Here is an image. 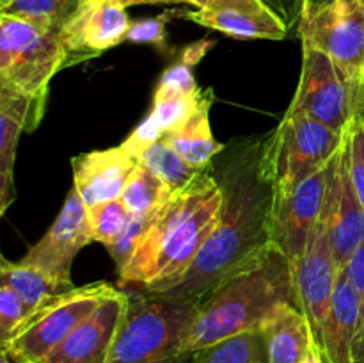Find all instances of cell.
Wrapping results in <instances>:
<instances>
[{
    "mask_svg": "<svg viewBox=\"0 0 364 363\" xmlns=\"http://www.w3.org/2000/svg\"><path fill=\"white\" fill-rule=\"evenodd\" d=\"M66 64L70 53L60 32L0 14V88L45 103L50 80Z\"/></svg>",
    "mask_w": 364,
    "mask_h": 363,
    "instance_id": "5b68a950",
    "label": "cell"
},
{
    "mask_svg": "<svg viewBox=\"0 0 364 363\" xmlns=\"http://www.w3.org/2000/svg\"><path fill=\"white\" fill-rule=\"evenodd\" d=\"M132 21L127 7L119 4H80L77 13L60 31L63 41L73 57L85 59L100 56L127 41Z\"/></svg>",
    "mask_w": 364,
    "mask_h": 363,
    "instance_id": "9a60e30c",
    "label": "cell"
},
{
    "mask_svg": "<svg viewBox=\"0 0 364 363\" xmlns=\"http://www.w3.org/2000/svg\"><path fill=\"white\" fill-rule=\"evenodd\" d=\"M188 363H267L265 338L262 330L247 331L192 352Z\"/></svg>",
    "mask_w": 364,
    "mask_h": 363,
    "instance_id": "603a6c76",
    "label": "cell"
},
{
    "mask_svg": "<svg viewBox=\"0 0 364 363\" xmlns=\"http://www.w3.org/2000/svg\"><path fill=\"white\" fill-rule=\"evenodd\" d=\"M220 206L223 189L210 166L156 210L132 260L117 270L121 287L167 292L180 285L215 230Z\"/></svg>",
    "mask_w": 364,
    "mask_h": 363,
    "instance_id": "7a4b0ae2",
    "label": "cell"
},
{
    "mask_svg": "<svg viewBox=\"0 0 364 363\" xmlns=\"http://www.w3.org/2000/svg\"><path fill=\"white\" fill-rule=\"evenodd\" d=\"M116 290L105 281L75 287L28 317L9 340L0 344L2 352L14 363H43Z\"/></svg>",
    "mask_w": 364,
    "mask_h": 363,
    "instance_id": "52a82bcc",
    "label": "cell"
},
{
    "mask_svg": "<svg viewBox=\"0 0 364 363\" xmlns=\"http://www.w3.org/2000/svg\"><path fill=\"white\" fill-rule=\"evenodd\" d=\"M73 189L87 209L119 199L137 160L121 146L78 155L71 160Z\"/></svg>",
    "mask_w": 364,
    "mask_h": 363,
    "instance_id": "e0dca14e",
    "label": "cell"
},
{
    "mask_svg": "<svg viewBox=\"0 0 364 363\" xmlns=\"http://www.w3.org/2000/svg\"><path fill=\"white\" fill-rule=\"evenodd\" d=\"M185 20L237 39L287 38L284 21L263 0H217L205 9L181 11Z\"/></svg>",
    "mask_w": 364,
    "mask_h": 363,
    "instance_id": "5bb4252c",
    "label": "cell"
},
{
    "mask_svg": "<svg viewBox=\"0 0 364 363\" xmlns=\"http://www.w3.org/2000/svg\"><path fill=\"white\" fill-rule=\"evenodd\" d=\"M363 4H364V0H363Z\"/></svg>",
    "mask_w": 364,
    "mask_h": 363,
    "instance_id": "ab89813d",
    "label": "cell"
},
{
    "mask_svg": "<svg viewBox=\"0 0 364 363\" xmlns=\"http://www.w3.org/2000/svg\"><path fill=\"white\" fill-rule=\"evenodd\" d=\"M45 114V103L0 88V214L14 199V159L21 132H32Z\"/></svg>",
    "mask_w": 364,
    "mask_h": 363,
    "instance_id": "ac0fdd59",
    "label": "cell"
},
{
    "mask_svg": "<svg viewBox=\"0 0 364 363\" xmlns=\"http://www.w3.org/2000/svg\"><path fill=\"white\" fill-rule=\"evenodd\" d=\"M302 43L326 52L352 82L364 84V4L363 0H326L301 11Z\"/></svg>",
    "mask_w": 364,
    "mask_h": 363,
    "instance_id": "9c48e42d",
    "label": "cell"
},
{
    "mask_svg": "<svg viewBox=\"0 0 364 363\" xmlns=\"http://www.w3.org/2000/svg\"><path fill=\"white\" fill-rule=\"evenodd\" d=\"M359 95L361 88L326 52L302 43L301 77L290 112H304L345 134L358 112Z\"/></svg>",
    "mask_w": 364,
    "mask_h": 363,
    "instance_id": "ba28073f",
    "label": "cell"
},
{
    "mask_svg": "<svg viewBox=\"0 0 364 363\" xmlns=\"http://www.w3.org/2000/svg\"><path fill=\"white\" fill-rule=\"evenodd\" d=\"M284 305H297L291 263L272 246L262 258L203 299L183 342V352L262 330Z\"/></svg>",
    "mask_w": 364,
    "mask_h": 363,
    "instance_id": "3957f363",
    "label": "cell"
},
{
    "mask_svg": "<svg viewBox=\"0 0 364 363\" xmlns=\"http://www.w3.org/2000/svg\"><path fill=\"white\" fill-rule=\"evenodd\" d=\"M212 102V89L203 91L201 102L196 112L181 127L162 137V141L167 142L188 166L198 171L208 169L215 157L226 148V144L217 141L212 134V127H210Z\"/></svg>",
    "mask_w": 364,
    "mask_h": 363,
    "instance_id": "d6986e66",
    "label": "cell"
},
{
    "mask_svg": "<svg viewBox=\"0 0 364 363\" xmlns=\"http://www.w3.org/2000/svg\"><path fill=\"white\" fill-rule=\"evenodd\" d=\"M263 144L265 139H240L215 157L212 171L223 189L217 226L187 276L169 294L201 302L272 248L274 187L262 173Z\"/></svg>",
    "mask_w": 364,
    "mask_h": 363,
    "instance_id": "6da1fadb",
    "label": "cell"
},
{
    "mask_svg": "<svg viewBox=\"0 0 364 363\" xmlns=\"http://www.w3.org/2000/svg\"><path fill=\"white\" fill-rule=\"evenodd\" d=\"M343 270L359 295V327L355 337L354 363H364V242L352 255Z\"/></svg>",
    "mask_w": 364,
    "mask_h": 363,
    "instance_id": "d6a6232c",
    "label": "cell"
},
{
    "mask_svg": "<svg viewBox=\"0 0 364 363\" xmlns=\"http://www.w3.org/2000/svg\"><path fill=\"white\" fill-rule=\"evenodd\" d=\"M358 110L364 116V84H363V88H361V95H359V107H358Z\"/></svg>",
    "mask_w": 364,
    "mask_h": 363,
    "instance_id": "f35d334b",
    "label": "cell"
},
{
    "mask_svg": "<svg viewBox=\"0 0 364 363\" xmlns=\"http://www.w3.org/2000/svg\"><path fill=\"white\" fill-rule=\"evenodd\" d=\"M28 317L31 312L20 295L6 283H0V344L9 340Z\"/></svg>",
    "mask_w": 364,
    "mask_h": 363,
    "instance_id": "1f68e13d",
    "label": "cell"
},
{
    "mask_svg": "<svg viewBox=\"0 0 364 363\" xmlns=\"http://www.w3.org/2000/svg\"><path fill=\"white\" fill-rule=\"evenodd\" d=\"M127 306L128 292H114L43 363H105Z\"/></svg>",
    "mask_w": 364,
    "mask_h": 363,
    "instance_id": "2e32d148",
    "label": "cell"
},
{
    "mask_svg": "<svg viewBox=\"0 0 364 363\" xmlns=\"http://www.w3.org/2000/svg\"><path fill=\"white\" fill-rule=\"evenodd\" d=\"M173 192L156 174L137 162L124 184L121 199L132 214H153L171 198Z\"/></svg>",
    "mask_w": 364,
    "mask_h": 363,
    "instance_id": "cb8c5ba5",
    "label": "cell"
},
{
    "mask_svg": "<svg viewBox=\"0 0 364 363\" xmlns=\"http://www.w3.org/2000/svg\"><path fill=\"white\" fill-rule=\"evenodd\" d=\"M130 216L132 212L121 198L89 209V221H91L95 242H100L103 246L112 244L124 230Z\"/></svg>",
    "mask_w": 364,
    "mask_h": 363,
    "instance_id": "83f0119b",
    "label": "cell"
},
{
    "mask_svg": "<svg viewBox=\"0 0 364 363\" xmlns=\"http://www.w3.org/2000/svg\"><path fill=\"white\" fill-rule=\"evenodd\" d=\"M153 216H155V212L153 214H132L130 219H128V223H127V226H124V230L121 231L119 237H117L112 244L105 246L107 251H109V255H110V258H112L114 263H116L117 270L123 269V267L132 260V256H134L139 242L142 241L146 230H148L149 224H151Z\"/></svg>",
    "mask_w": 364,
    "mask_h": 363,
    "instance_id": "f1b7e54d",
    "label": "cell"
},
{
    "mask_svg": "<svg viewBox=\"0 0 364 363\" xmlns=\"http://www.w3.org/2000/svg\"><path fill=\"white\" fill-rule=\"evenodd\" d=\"M345 139L348 149V171L364 209V116L359 110L355 112L348 130L345 132Z\"/></svg>",
    "mask_w": 364,
    "mask_h": 363,
    "instance_id": "f546056e",
    "label": "cell"
},
{
    "mask_svg": "<svg viewBox=\"0 0 364 363\" xmlns=\"http://www.w3.org/2000/svg\"><path fill=\"white\" fill-rule=\"evenodd\" d=\"M105 363H188L183 342L201 302L169 292L132 288Z\"/></svg>",
    "mask_w": 364,
    "mask_h": 363,
    "instance_id": "277c9868",
    "label": "cell"
},
{
    "mask_svg": "<svg viewBox=\"0 0 364 363\" xmlns=\"http://www.w3.org/2000/svg\"><path fill=\"white\" fill-rule=\"evenodd\" d=\"M345 134L304 112L287 110L276 130L265 137L262 173L274 189L299 184L331 162Z\"/></svg>",
    "mask_w": 364,
    "mask_h": 363,
    "instance_id": "8992f818",
    "label": "cell"
},
{
    "mask_svg": "<svg viewBox=\"0 0 364 363\" xmlns=\"http://www.w3.org/2000/svg\"><path fill=\"white\" fill-rule=\"evenodd\" d=\"M187 0H132V6H155V4H181Z\"/></svg>",
    "mask_w": 364,
    "mask_h": 363,
    "instance_id": "d590c367",
    "label": "cell"
},
{
    "mask_svg": "<svg viewBox=\"0 0 364 363\" xmlns=\"http://www.w3.org/2000/svg\"><path fill=\"white\" fill-rule=\"evenodd\" d=\"M326 210L329 217L334 262L338 270H343L352 255L364 242V209L348 171L347 139H343V144L334 160Z\"/></svg>",
    "mask_w": 364,
    "mask_h": 363,
    "instance_id": "4fadbf2b",
    "label": "cell"
},
{
    "mask_svg": "<svg viewBox=\"0 0 364 363\" xmlns=\"http://www.w3.org/2000/svg\"><path fill=\"white\" fill-rule=\"evenodd\" d=\"M267 363H301L315 345L311 326L297 305H284L265 326Z\"/></svg>",
    "mask_w": 364,
    "mask_h": 363,
    "instance_id": "ffe728a7",
    "label": "cell"
},
{
    "mask_svg": "<svg viewBox=\"0 0 364 363\" xmlns=\"http://www.w3.org/2000/svg\"><path fill=\"white\" fill-rule=\"evenodd\" d=\"M301 363H326V359H323V354L322 351H320L318 345H313L311 349H309V352L306 354V358L302 359Z\"/></svg>",
    "mask_w": 364,
    "mask_h": 363,
    "instance_id": "e575fe53",
    "label": "cell"
},
{
    "mask_svg": "<svg viewBox=\"0 0 364 363\" xmlns=\"http://www.w3.org/2000/svg\"><path fill=\"white\" fill-rule=\"evenodd\" d=\"M334 160L336 157L322 169L291 187L274 189L270 242L290 260V263L304 255L309 238L318 221L322 219L333 178Z\"/></svg>",
    "mask_w": 364,
    "mask_h": 363,
    "instance_id": "30bf717a",
    "label": "cell"
},
{
    "mask_svg": "<svg viewBox=\"0 0 364 363\" xmlns=\"http://www.w3.org/2000/svg\"><path fill=\"white\" fill-rule=\"evenodd\" d=\"M338 273L340 270L334 262L333 244H331L329 217L327 210H323L322 219L316 224L304 255L291 263L297 306L311 326L315 344H318L322 338Z\"/></svg>",
    "mask_w": 364,
    "mask_h": 363,
    "instance_id": "8fae6325",
    "label": "cell"
},
{
    "mask_svg": "<svg viewBox=\"0 0 364 363\" xmlns=\"http://www.w3.org/2000/svg\"><path fill=\"white\" fill-rule=\"evenodd\" d=\"M215 43L212 39H199V41L191 43L181 50L180 59L174 64H171L162 75H160L159 85L164 88L176 89V91L188 93V95H196L201 91L194 78V66H198L203 60V57L213 48Z\"/></svg>",
    "mask_w": 364,
    "mask_h": 363,
    "instance_id": "4316f807",
    "label": "cell"
},
{
    "mask_svg": "<svg viewBox=\"0 0 364 363\" xmlns=\"http://www.w3.org/2000/svg\"><path fill=\"white\" fill-rule=\"evenodd\" d=\"M95 242L89 221V209L78 192L71 189L59 216L50 230L28 248L21 262L36 267L60 283H71V265L77 253Z\"/></svg>",
    "mask_w": 364,
    "mask_h": 363,
    "instance_id": "7c38bea8",
    "label": "cell"
},
{
    "mask_svg": "<svg viewBox=\"0 0 364 363\" xmlns=\"http://www.w3.org/2000/svg\"><path fill=\"white\" fill-rule=\"evenodd\" d=\"M139 164H142L153 174H156L167 187H171V191H180V189L187 187L201 173V171L188 166L162 139L142 153Z\"/></svg>",
    "mask_w": 364,
    "mask_h": 363,
    "instance_id": "484cf974",
    "label": "cell"
},
{
    "mask_svg": "<svg viewBox=\"0 0 364 363\" xmlns=\"http://www.w3.org/2000/svg\"><path fill=\"white\" fill-rule=\"evenodd\" d=\"M217 0H187V4H191V6H194L196 9H205V7L212 6V4H215Z\"/></svg>",
    "mask_w": 364,
    "mask_h": 363,
    "instance_id": "74e56055",
    "label": "cell"
},
{
    "mask_svg": "<svg viewBox=\"0 0 364 363\" xmlns=\"http://www.w3.org/2000/svg\"><path fill=\"white\" fill-rule=\"evenodd\" d=\"M162 137H164V132L160 130L159 125H156L151 117L146 116L144 120L134 128V132L124 139L121 148H123L127 153H130V155L139 162L142 153H144L151 144L159 142Z\"/></svg>",
    "mask_w": 364,
    "mask_h": 363,
    "instance_id": "836d02e7",
    "label": "cell"
},
{
    "mask_svg": "<svg viewBox=\"0 0 364 363\" xmlns=\"http://www.w3.org/2000/svg\"><path fill=\"white\" fill-rule=\"evenodd\" d=\"M181 11H166L159 16L144 18V20L132 21L128 28L127 41L139 43V45H153L160 52H169L166 39V25L173 16H180Z\"/></svg>",
    "mask_w": 364,
    "mask_h": 363,
    "instance_id": "4dcf8cb0",
    "label": "cell"
},
{
    "mask_svg": "<svg viewBox=\"0 0 364 363\" xmlns=\"http://www.w3.org/2000/svg\"><path fill=\"white\" fill-rule=\"evenodd\" d=\"M0 283H6L20 295L31 315L75 288V285L52 280L48 274L21 262V260L11 262L6 256H2L0 260Z\"/></svg>",
    "mask_w": 364,
    "mask_h": 363,
    "instance_id": "44dd1931",
    "label": "cell"
},
{
    "mask_svg": "<svg viewBox=\"0 0 364 363\" xmlns=\"http://www.w3.org/2000/svg\"><path fill=\"white\" fill-rule=\"evenodd\" d=\"M82 4H119L123 7H130L132 0H80Z\"/></svg>",
    "mask_w": 364,
    "mask_h": 363,
    "instance_id": "8d00e7d4",
    "label": "cell"
},
{
    "mask_svg": "<svg viewBox=\"0 0 364 363\" xmlns=\"http://www.w3.org/2000/svg\"><path fill=\"white\" fill-rule=\"evenodd\" d=\"M80 0H0V14L20 18L46 31H63Z\"/></svg>",
    "mask_w": 364,
    "mask_h": 363,
    "instance_id": "7402d4cb",
    "label": "cell"
},
{
    "mask_svg": "<svg viewBox=\"0 0 364 363\" xmlns=\"http://www.w3.org/2000/svg\"><path fill=\"white\" fill-rule=\"evenodd\" d=\"M201 96L203 89L196 95H188V93L176 91V89L156 85L148 116L159 125V128L166 135L181 127L196 112L199 102H201Z\"/></svg>",
    "mask_w": 364,
    "mask_h": 363,
    "instance_id": "d4e9b609",
    "label": "cell"
}]
</instances>
